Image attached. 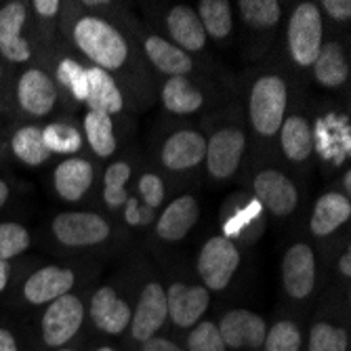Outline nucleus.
<instances>
[{"label": "nucleus", "mask_w": 351, "mask_h": 351, "mask_svg": "<svg viewBox=\"0 0 351 351\" xmlns=\"http://www.w3.org/2000/svg\"><path fill=\"white\" fill-rule=\"evenodd\" d=\"M74 40L78 49L106 72L122 68L129 55L124 36L112 23L99 17L78 19L74 25Z\"/></svg>", "instance_id": "obj_1"}, {"label": "nucleus", "mask_w": 351, "mask_h": 351, "mask_svg": "<svg viewBox=\"0 0 351 351\" xmlns=\"http://www.w3.org/2000/svg\"><path fill=\"white\" fill-rule=\"evenodd\" d=\"M286 99H289V88H286V82L280 76H261L252 84L248 101L252 129L263 137L276 135L284 122Z\"/></svg>", "instance_id": "obj_2"}, {"label": "nucleus", "mask_w": 351, "mask_h": 351, "mask_svg": "<svg viewBox=\"0 0 351 351\" xmlns=\"http://www.w3.org/2000/svg\"><path fill=\"white\" fill-rule=\"evenodd\" d=\"M289 51L299 66H313L322 49V15L313 3H301L289 21Z\"/></svg>", "instance_id": "obj_3"}, {"label": "nucleus", "mask_w": 351, "mask_h": 351, "mask_svg": "<svg viewBox=\"0 0 351 351\" xmlns=\"http://www.w3.org/2000/svg\"><path fill=\"white\" fill-rule=\"evenodd\" d=\"M240 265V252L228 236L210 238L198 257V274L204 282L206 291L228 289L236 269Z\"/></svg>", "instance_id": "obj_4"}, {"label": "nucleus", "mask_w": 351, "mask_h": 351, "mask_svg": "<svg viewBox=\"0 0 351 351\" xmlns=\"http://www.w3.org/2000/svg\"><path fill=\"white\" fill-rule=\"evenodd\" d=\"M84 320L82 301L74 295H63L49 303L43 315V339L49 347L66 345L80 330Z\"/></svg>", "instance_id": "obj_5"}, {"label": "nucleus", "mask_w": 351, "mask_h": 351, "mask_svg": "<svg viewBox=\"0 0 351 351\" xmlns=\"http://www.w3.org/2000/svg\"><path fill=\"white\" fill-rule=\"evenodd\" d=\"M53 234L66 246H93L110 236V226L95 213H61L53 221Z\"/></svg>", "instance_id": "obj_6"}, {"label": "nucleus", "mask_w": 351, "mask_h": 351, "mask_svg": "<svg viewBox=\"0 0 351 351\" xmlns=\"http://www.w3.org/2000/svg\"><path fill=\"white\" fill-rule=\"evenodd\" d=\"M252 191H254V198L259 200V206H263L276 217L291 215L299 202V191L295 183L280 171L259 173L254 177Z\"/></svg>", "instance_id": "obj_7"}, {"label": "nucleus", "mask_w": 351, "mask_h": 351, "mask_svg": "<svg viewBox=\"0 0 351 351\" xmlns=\"http://www.w3.org/2000/svg\"><path fill=\"white\" fill-rule=\"evenodd\" d=\"M282 284L293 299H305L315 286V257L305 242L293 244L282 259Z\"/></svg>", "instance_id": "obj_8"}, {"label": "nucleus", "mask_w": 351, "mask_h": 351, "mask_svg": "<svg viewBox=\"0 0 351 351\" xmlns=\"http://www.w3.org/2000/svg\"><path fill=\"white\" fill-rule=\"evenodd\" d=\"M246 137L238 129H221L206 141V167L215 179H228L236 173Z\"/></svg>", "instance_id": "obj_9"}, {"label": "nucleus", "mask_w": 351, "mask_h": 351, "mask_svg": "<svg viewBox=\"0 0 351 351\" xmlns=\"http://www.w3.org/2000/svg\"><path fill=\"white\" fill-rule=\"evenodd\" d=\"M226 347H261L267 335V324L261 315L248 309H232L221 317L217 326Z\"/></svg>", "instance_id": "obj_10"}, {"label": "nucleus", "mask_w": 351, "mask_h": 351, "mask_svg": "<svg viewBox=\"0 0 351 351\" xmlns=\"http://www.w3.org/2000/svg\"><path fill=\"white\" fill-rule=\"evenodd\" d=\"M169 317L167 307V291L158 282L147 284L141 291L139 303L135 313L131 315L133 320V337L141 343L149 341L158 330L162 328L165 320Z\"/></svg>", "instance_id": "obj_11"}, {"label": "nucleus", "mask_w": 351, "mask_h": 351, "mask_svg": "<svg viewBox=\"0 0 351 351\" xmlns=\"http://www.w3.org/2000/svg\"><path fill=\"white\" fill-rule=\"evenodd\" d=\"M210 295L204 286H189L183 282H175L167 291V307L171 320L181 326H196L198 320L208 309Z\"/></svg>", "instance_id": "obj_12"}, {"label": "nucleus", "mask_w": 351, "mask_h": 351, "mask_svg": "<svg viewBox=\"0 0 351 351\" xmlns=\"http://www.w3.org/2000/svg\"><path fill=\"white\" fill-rule=\"evenodd\" d=\"M74 286V271L57 265H47L32 274L23 284V297L32 305L53 303L55 299L68 295Z\"/></svg>", "instance_id": "obj_13"}, {"label": "nucleus", "mask_w": 351, "mask_h": 351, "mask_svg": "<svg viewBox=\"0 0 351 351\" xmlns=\"http://www.w3.org/2000/svg\"><path fill=\"white\" fill-rule=\"evenodd\" d=\"M17 101L32 116H47L57 101V90L49 74L43 70H27L17 82Z\"/></svg>", "instance_id": "obj_14"}, {"label": "nucleus", "mask_w": 351, "mask_h": 351, "mask_svg": "<svg viewBox=\"0 0 351 351\" xmlns=\"http://www.w3.org/2000/svg\"><path fill=\"white\" fill-rule=\"evenodd\" d=\"M206 156V141L196 131H179L162 145V165L169 171H187L198 167Z\"/></svg>", "instance_id": "obj_15"}, {"label": "nucleus", "mask_w": 351, "mask_h": 351, "mask_svg": "<svg viewBox=\"0 0 351 351\" xmlns=\"http://www.w3.org/2000/svg\"><path fill=\"white\" fill-rule=\"evenodd\" d=\"M25 23V5L9 3L0 9V53L13 63L29 59L32 51L27 40L21 38V27Z\"/></svg>", "instance_id": "obj_16"}, {"label": "nucleus", "mask_w": 351, "mask_h": 351, "mask_svg": "<svg viewBox=\"0 0 351 351\" xmlns=\"http://www.w3.org/2000/svg\"><path fill=\"white\" fill-rule=\"evenodd\" d=\"M131 307L122 301L110 286H104L93 295L90 317L95 326L108 335H120L131 322Z\"/></svg>", "instance_id": "obj_17"}, {"label": "nucleus", "mask_w": 351, "mask_h": 351, "mask_svg": "<svg viewBox=\"0 0 351 351\" xmlns=\"http://www.w3.org/2000/svg\"><path fill=\"white\" fill-rule=\"evenodd\" d=\"M200 217V206L194 196H179L173 200L158 219L156 234L167 242H179L196 226Z\"/></svg>", "instance_id": "obj_18"}, {"label": "nucleus", "mask_w": 351, "mask_h": 351, "mask_svg": "<svg viewBox=\"0 0 351 351\" xmlns=\"http://www.w3.org/2000/svg\"><path fill=\"white\" fill-rule=\"evenodd\" d=\"M167 25L171 32V38L177 43L181 51L194 53L204 49L206 45V32L196 15V11L187 5H177L171 9L167 17Z\"/></svg>", "instance_id": "obj_19"}, {"label": "nucleus", "mask_w": 351, "mask_h": 351, "mask_svg": "<svg viewBox=\"0 0 351 351\" xmlns=\"http://www.w3.org/2000/svg\"><path fill=\"white\" fill-rule=\"evenodd\" d=\"M349 217H351L349 198L345 194H339V191H328V194H324L322 198H317V202L313 206V215L309 221L311 234L317 238L330 236Z\"/></svg>", "instance_id": "obj_20"}, {"label": "nucleus", "mask_w": 351, "mask_h": 351, "mask_svg": "<svg viewBox=\"0 0 351 351\" xmlns=\"http://www.w3.org/2000/svg\"><path fill=\"white\" fill-rule=\"evenodd\" d=\"M86 84H88L86 104L93 112H104V114L112 116L122 110V106H124L122 93L118 88V84L114 82V78L106 70H101L97 66L88 68Z\"/></svg>", "instance_id": "obj_21"}, {"label": "nucleus", "mask_w": 351, "mask_h": 351, "mask_svg": "<svg viewBox=\"0 0 351 351\" xmlns=\"http://www.w3.org/2000/svg\"><path fill=\"white\" fill-rule=\"evenodd\" d=\"M93 183V167L82 158H68L55 169V189L57 194L68 200H80Z\"/></svg>", "instance_id": "obj_22"}, {"label": "nucleus", "mask_w": 351, "mask_h": 351, "mask_svg": "<svg viewBox=\"0 0 351 351\" xmlns=\"http://www.w3.org/2000/svg\"><path fill=\"white\" fill-rule=\"evenodd\" d=\"M315 80L326 88L343 86L349 78V61L339 43H322V49L313 61Z\"/></svg>", "instance_id": "obj_23"}, {"label": "nucleus", "mask_w": 351, "mask_h": 351, "mask_svg": "<svg viewBox=\"0 0 351 351\" xmlns=\"http://www.w3.org/2000/svg\"><path fill=\"white\" fill-rule=\"evenodd\" d=\"M145 53L154 66L171 78L183 76L191 70V59L187 57V53L160 36H149L145 40Z\"/></svg>", "instance_id": "obj_24"}, {"label": "nucleus", "mask_w": 351, "mask_h": 351, "mask_svg": "<svg viewBox=\"0 0 351 351\" xmlns=\"http://www.w3.org/2000/svg\"><path fill=\"white\" fill-rule=\"evenodd\" d=\"M280 143L291 160H305L313 149V137L309 122L303 116H289L280 126Z\"/></svg>", "instance_id": "obj_25"}, {"label": "nucleus", "mask_w": 351, "mask_h": 351, "mask_svg": "<svg viewBox=\"0 0 351 351\" xmlns=\"http://www.w3.org/2000/svg\"><path fill=\"white\" fill-rule=\"evenodd\" d=\"M165 108L173 114H194L202 108V93L185 76H173L162 88Z\"/></svg>", "instance_id": "obj_26"}, {"label": "nucleus", "mask_w": 351, "mask_h": 351, "mask_svg": "<svg viewBox=\"0 0 351 351\" xmlns=\"http://www.w3.org/2000/svg\"><path fill=\"white\" fill-rule=\"evenodd\" d=\"M11 147H13V154L19 158V160L29 165V167L45 165L51 156V152L43 139V131L36 129V126H23V129H19L13 135Z\"/></svg>", "instance_id": "obj_27"}, {"label": "nucleus", "mask_w": 351, "mask_h": 351, "mask_svg": "<svg viewBox=\"0 0 351 351\" xmlns=\"http://www.w3.org/2000/svg\"><path fill=\"white\" fill-rule=\"evenodd\" d=\"M84 131H86V139L93 147V152L108 158L116 152V137H114V124H112V116L104 114V112H93L88 110L84 116Z\"/></svg>", "instance_id": "obj_28"}, {"label": "nucleus", "mask_w": 351, "mask_h": 351, "mask_svg": "<svg viewBox=\"0 0 351 351\" xmlns=\"http://www.w3.org/2000/svg\"><path fill=\"white\" fill-rule=\"evenodd\" d=\"M198 19L206 34L213 38H226L234 27L232 19V5L228 0H202L198 5Z\"/></svg>", "instance_id": "obj_29"}, {"label": "nucleus", "mask_w": 351, "mask_h": 351, "mask_svg": "<svg viewBox=\"0 0 351 351\" xmlns=\"http://www.w3.org/2000/svg\"><path fill=\"white\" fill-rule=\"evenodd\" d=\"M238 7L250 27H274L282 17L280 3L276 0H240Z\"/></svg>", "instance_id": "obj_30"}, {"label": "nucleus", "mask_w": 351, "mask_h": 351, "mask_svg": "<svg viewBox=\"0 0 351 351\" xmlns=\"http://www.w3.org/2000/svg\"><path fill=\"white\" fill-rule=\"evenodd\" d=\"M131 177V167L126 162H114L106 171L104 181V200L110 208H118L126 202V181Z\"/></svg>", "instance_id": "obj_31"}, {"label": "nucleus", "mask_w": 351, "mask_h": 351, "mask_svg": "<svg viewBox=\"0 0 351 351\" xmlns=\"http://www.w3.org/2000/svg\"><path fill=\"white\" fill-rule=\"evenodd\" d=\"M309 351H347V332L328 322H317L309 332Z\"/></svg>", "instance_id": "obj_32"}, {"label": "nucleus", "mask_w": 351, "mask_h": 351, "mask_svg": "<svg viewBox=\"0 0 351 351\" xmlns=\"http://www.w3.org/2000/svg\"><path fill=\"white\" fill-rule=\"evenodd\" d=\"M43 139L49 147V152L57 154H74L80 149L82 139L76 129L68 124H51L43 131Z\"/></svg>", "instance_id": "obj_33"}, {"label": "nucleus", "mask_w": 351, "mask_h": 351, "mask_svg": "<svg viewBox=\"0 0 351 351\" xmlns=\"http://www.w3.org/2000/svg\"><path fill=\"white\" fill-rule=\"evenodd\" d=\"M29 246V234L19 223H0V261H9Z\"/></svg>", "instance_id": "obj_34"}, {"label": "nucleus", "mask_w": 351, "mask_h": 351, "mask_svg": "<svg viewBox=\"0 0 351 351\" xmlns=\"http://www.w3.org/2000/svg\"><path fill=\"white\" fill-rule=\"evenodd\" d=\"M301 330L293 322H278L267 330L263 341V351H299Z\"/></svg>", "instance_id": "obj_35"}, {"label": "nucleus", "mask_w": 351, "mask_h": 351, "mask_svg": "<svg viewBox=\"0 0 351 351\" xmlns=\"http://www.w3.org/2000/svg\"><path fill=\"white\" fill-rule=\"evenodd\" d=\"M187 349L189 351H226L219 328L213 322H200L191 328L187 337Z\"/></svg>", "instance_id": "obj_36"}, {"label": "nucleus", "mask_w": 351, "mask_h": 351, "mask_svg": "<svg viewBox=\"0 0 351 351\" xmlns=\"http://www.w3.org/2000/svg\"><path fill=\"white\" fill-rule=\"evenodd\" d=\"M57 78L70 86L76 95V99L80 101H86V90H88V84H86V70H82L76 61L72 59H63L57 68Z\"/></svg>", "instance_id": "obj_37"}, {"label": "nucleus", "mask_w": 351, "mask_h": 351, "mask_svg": "<svg viewBox=\"0 0 351 351\" xmlns=\"http://www.w3.org/2000/svg\"><path fill=\"white\" fill-rule=\"evenodd\" d=\"M139 191H141V196L145 200V206L149 210L158 208V206L162 204V200H165V183H162V179L158 177V175H152V173L143 175L141 181H139Z\"/></svg>", "instance_id": "obj_38"}, {"label": "nucleus", "mask_w": 351, "mask_h": 351, "mask_svg": "<svg viewBox=\"0 0 351 351\" xmlns=\"http://www.w3.org/2000/svg\"><path fill=\"white\" fill-rule=\"evenodd\" d=\"M322 7L337 21H347L351 17V3L349 0H324Z\"/></svg>", "instance_id": "obj_39"}, {"label": "nucleus", "mask_w": 351, "mask_h": 351, "mask_svg": "<svg viewBox=\"0 0 351 351\" xmlns=\"http://www.w3.org/2000/svg\"><path fill=\"white\" fill-rule=\"evenodd\" d=\"M143 351H183V349L179 345L167 341V339H156V337H152L149 341L143 343Z\"/></svg>", "instance_id": "obj_40"}, {"label": "nucleus", "mask_w": 351, "mask_h": 351, "mask_svg": "<svg viewBox=\"0 0 351 351\" xmlns=\"http://www.w3.org/2000/svg\"><path fill=\"white\" fill-rule=\"evenodd\" d=\"M59 7L61 5L57 3V0H34V11L40 17H55Z\"/></svg>", "instance_id": "obj_41"}, {"label": "nucleus", "mask_w": 351, "mask_h": 351, "mask_svg": "<svg viewBox=\"0 0 351 351\" xmlns=\"http://www.w3.org/2000/svg\"><path fill=\"white\" fill-rule=\"evenodd\" d=\"M126 221L131 223V226H139L141 223V206L137 204L135 198H126Z\"/></svg>", "instance_id": "obj_42"}, {"label": "nucleus", "mask_w": 351, "mask_h": 351, "mask_svg": "<svg viewBox=\"0 0 351 351\" xmlns=\"http://www.w3.org/2000/svg\"><path fill=\"white\" fill-rule=\"evenodd\" d=\"M0 351H19L15 337L7 328H0Z\"/></svg>", "instance_id": "obj_43"}, {"label": "nucleus", "mask_w": 351, "mask_h": 351, "mask_svg": "<svg viewBox=\"0 0 351 351\" xmlns=\"http://www.w3.org/2000/svg\"><path fill=\"white\" fill-rule=\"evenodd\" d=\"M339 271H341L345 278L351 276V252H349V250H345V252H343V257L339 259Z\"/></svg>", "instance_id": "obj_44"}, {"label": "nucleus", "mask_w": 351, "mask_h": 351, "mask_svg": "<svg viewBox=\"0 0 351 351\" xmlns=\"http://www.w3.org/2000/svg\"><path fill=\"white\" fill-rule=\"evenodd\" d=\"M9 274H11V267H9V261H0V293L7 289L9 284Z\"/></svg>", "instance_id": "obj_45"}, {"label": "nucleus", "mask_w": 351, "mask_h": 351, "mask_svg": "<svg viewBox=\"0 0 351 351\" xmlns=\"http://www.w3.org/2000/svg\"><path fill=\"white\" fill-rule=\"evenodd\" d=\"M7 198H9V185L0 179V208L5 206V202H7Z\"/></svg>", "instance_id": "obj_46"}, {"label": "nucleus", "mask_w": 351, "mask_h": 351, "mask_svg": "<svg viewBox=\"0 0 351 351\" xmlns=\"http://www.w3.org/2000/svg\"><path fill=\"white\" fill-rule=\"evenodd\" d=\"M343 185H345V191L349 194V189H351V173H349V171H347L345 177H343Z\"/></svg>", "instance_id": "obj_47"}, {"label": "nucleus", "mask_w": 351, "mask_h": 351, "mask_svg": "<svg viewBox=\"0 0 351 351\" xmlns=\"http://www.w3.org/2000/svg\"><path fill=\"white\" fill-rule=\"evenodd\" d=\"M97 351H116V349H112V347H99Z\"/></svg>", "instance_id": "obj_48"}, {"label": "nucleus", "mask_w": 351, "mask_h": 351, "mask_svg": "<svg viewBox=\"0 0 351 351\" xmlns=\"http://www.w3.org/2000/svg\"><path fill=\"white\" fill-rule=\"evenodd\" d=\"M57 351H72V349H57Z\"/></svg>", "instance_id": "obj_49"}, {"label": "nucleus", "mask_w": 351, "mask_h": 351, "mask_svg": "<svg viewBox=\"0 0 351 351\" xmlns=\"http://www.w3.org/2000/svg\"><path fill=\"white\" fill-rule=\"evenodd\" d=\"M0 76H3V66H0Z\"/></svg>", "instance_id": "obj_50"}]
</instances>
